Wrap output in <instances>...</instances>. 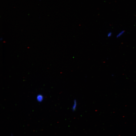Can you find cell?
Returning a JSON list of instances; mask_svg holds the SVG:
<instances>
[{"label":"cell","mask_w":136,"mask_h":136,"mask_svg":"<svg viewBox=\"0 0 136 136\" xmlns=\"http://www.w3.org/2000/svg\"><path fill=\"white\" fill-rule=\"evenodd\" d=\"M37 99L38 101H41L43 99V97L41 95H38L37 97Z\"/></svg>","instance_id":"obj_1"},{"label":"cell","mask_w":136,"mask_h":136,"mask_svg":"<svg viewBox=\"0 0 136 136\" xmlns=\"http://www.w3.org/2000/svg\"><path fill=\"white\" fill-rule=\"evenodd\" d=\"M76 101H75L73 107L72 109H73V110H75V108L76 107Z\"/></svg>","instance_id":"obj_2"}]
</instances>
